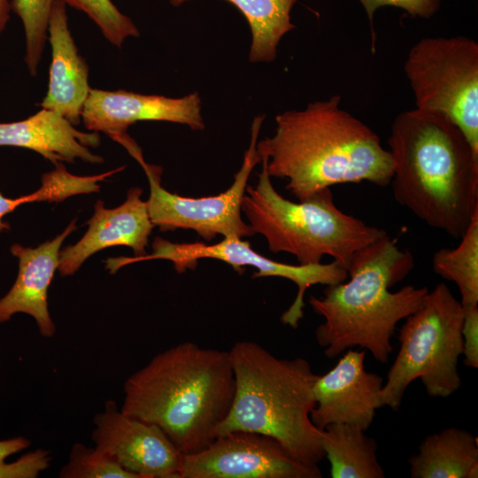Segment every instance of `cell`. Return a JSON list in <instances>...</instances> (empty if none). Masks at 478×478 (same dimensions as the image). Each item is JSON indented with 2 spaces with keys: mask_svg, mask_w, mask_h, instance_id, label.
<instances>
[{
  "mask_svg": "<svg viewBox=\"0 0 478 478\" xmlns=\"http://www.w3.org/2000/svg\"><path fill=\"white\" fill-rule=\"evenodd\" d=\"M341 99L335 95L278 114L274 135L257 143L270 177L286 179V189L297 200L336 184H390L389 150L373 129L341 108Z\"/></svg>",
  "mask_w": 478,
  "mask_h": 478,
  "instance_id": "6da1fadb",
  "label": "cell"
},
{
  "mask_svg": "<svg viewBox=\"0 0 478 478\" xmlns=\"http://www.w3.org/2000/svg\"><path fill=\"white\" fill-rule=\"evenodd\" d=\"M395 200L431 227L460 238L478 212V154L446 115L399 113L388 138Z\"/></svg>",
  "mask_w": 478,
  "mask_h": 478,
  "instance_id": "7a4b0ae2",
  "label": "cell"
},
{
  "mask_svg": "<svg viewBox=\"0 0 478 478\" xmlns=\"http://www.w3.org/2000/svg\"><path fill=\"white\" fill-rule=\"evenodd\" d=\"M235 389L228 351L183 342L157 354L126 380L120 411L156 425L189 455L217 437Z\"/></svg>",
  "mask_w": 478,
  "mask_h": 478,
  "instance_id": "3957f363",
  "label": "cell"
},
{
  "mask_svg": "<svg viewBox=\"0 0 478 478\" xmlns=\"http://www.w3.org/2000/svg\"><path fill=\"white\" fill-rule=\"evenodd\" d=\"M413 266L412 254L401 250L386 232L356 253L347 269V281L326 286L322 297H309L313 312L324 320L315 338L327 358L359 347L378 362L388 363L397 325L428 292L427 287L412 285L389 290Z\"/></svg>",
  "mask_w": 478,
  "mask_h": 478,
  "instance_id": "277c9868",
  "label": "cell"
},
{
  "mask_svg": "<svg viewBox=\"0 0 478 478\" xmlns=\"http://www.w3.org/2000/svg\"><path fill=\"white\" fill-rule=\"evenodd\" d=\"M228 354L235 389L217 436L233 431L263 434L300 460L319 465L325 458L321 430L311 420L319 374L308 360L277 358L249 340L234 343Z\"/></svg>",
  "mask_w": 478,
  "mask_h": 478,
  "instance_id": "5b68a950",
  "label": "cell"
},
{
  "mask_svg": "<svg viewBox=\"0 0 478 478\" xmlns=\"http://www.w3.org/2000/svg\"><path fill=\"white\" fill-rule=\"evenodd\" d=\"M259 157L258 181L247 185L241 209L271 251L289 253L301 265L319 264L329 256L348 269L358 251L386 233L341 211L330 188L298 202L284 198L272 185L266 158Z\"/></svg>",
  "mask_w": 478,
  "mask_h": 478,
  "instance_id": "8992f818",
  "label": "cell"
},
{
  "mask_svg": "<svg viewBox=\"0 0 478 478\" xmlns=\"http://www.w3.org/2000/svg\"><path fill=\"white\" fill-rule=\"evenodd\" d=\"M465 311L444 283L427 293L399 329L398 353L380 394L382 407L397 411L408 386L420 378L431 397H448L461 386Z\"/></svg>",
  "mask_w": 478,
  "mask_h": 478,
  "instance_id": "52a82bcc",
  "label": "cell"
},
{
  "mask_svg": "<svg viewBox=\"0 0 478 478\" xmlns=\"http://www.w3.org/2000/svg\"><path fill=\"white\" fill-rule=\"evenodd\" d=\"M404 71L417 109L441 112L478 154V43L466 36L427 37L410 50Z\"/></svg>",
  "mask_w": 478,
  "mask_h": 478,
  "instance_id": "ba28073f",
  "label": "cell"
},
{
  "mask_svg": "<svg viewBox=\"0 0 478 478\" xmlns=\"http://www.w3.org/2000/svg\"><path fill=\"white\" fill-rule=\"evenodd\" d=\"M263 120V115L253 120L251 143L233 184L219 195L197 198L181 197L165 189L161 186L162 168L147 163L140 147L127 133L117 134L111 138L125 147L146 173L150 184L146 204L153 227H158L162 232L191 229L206 241L213 240L217 235L243 238L254 235L242 218L241 204L250 174L260 162L257 141Z\"/></svg>",
  "mask_w": 478,
  "mask_h": 478,
  "instance_id": "9c48e42d",
  "label": "cell"
},
{
  "mask_svg": "<svg viewBox=\"0 0 478 478\" xmlns=\"http://www.w3.org/2000/svg\"><path fill=\"white\" fill-rule=\"evenodd\" d=\"M215 258L224 261L242 274L246 266L255 267L258 271L252 275L257 277H281L293 281L297 287V296L291 305L282 313L281 320L292 328H297L304 317L305 294L308 288L315 284L334 285L348 279L347 269L338 261L328 264L289 265L277 262L262 256L247 241L239 237H224L214 244L204 243H171L156 237L152 243V252L140 257H119L108 258L105 267L111 274H115L120 267L143 260L166 259L173 264L178 273L194 269L197 260Z\"/></svg>",
  "mask_w": 478,
  "mask_h": 478,
  "instance_id": "30bf717a",
  "label": "cell"
},
{
  "mask_svg": "<svg viewBox=\"0 0 478 478\" xmlns=\"http://www.w3.org/2000/svg\"><path fill=\"white\" fill-rule=\"evenodd\" d=\"M319 465L304 462L276 439L233 431L204 449L183 455L180 478H320Z\"/></svg>",
  "mask_w": 478,
  "mask_h": 478,
  "instance_id": "8fae6325",
  "label": "cell"
},
{
  "mask_svg": "<svg viewBox=\"0 0 478 478\" xmlns=\"http://www.w3.org/2000/svg\"><path fill=\"white\" fill-rule=\"evenodd\" d=\"M95 447L139 478H180L183 454L156 425L128 416L113 400L94 417Z\"/></svg>",
  "mask_w": 478,
  "mask_h": 478,
  "instance_id": "7c38bea8",
  "label": "cell"
},
{
  "mask_svg": "<svg viewBox=\"0 0 478 478\" xmlns=\"http://www.w3.org/2000/svg\"><path fill=\"white\" fill-rule=\"evenodd\" d=\"M365 357L366 350L348 349L331 370L318 376L311 420L320 430L332 423L351 424L365 431L371 427L382 407L383 380L366 370Z\"/></svg>",
  "mask_w": 478,
  "mask_h": 478,
  "instance_id": "4fadbf2b",
  "label": "cell"
},
{
  "mask_svg": "<svg viewBox=\"0 0 478 478\" xmlns=\"http://www.w3.org/2000/svg\"><path fill=\"white\" fill-rule=\"evenodd\" d=\"M143 120L168 121L203 130L200 96L194 92L173 98L124 89H91L81 112V121L88 130L109 136L126 133L129 126Z\"/></svg>",
  "mask_w": 478,
  "mask_h": 478,
  "instance_id": "5bb4252c",
  "label": "cell"
},
{
  "mask_svg": "<svg viewBox=\"0 0 478 478\" xmlns=\"http://www.w3.org/2000/svg\"><path fill=\"white\" fill-rule=\"evenodd\" d=\"M143 189L132 188L125 202L113 209L96 201L93 216L88 220L89 228L74 244L60 251L58 270L63 276L73 274L94 253L112 246H127L134 257L146 253L149 236L153 228Z\"/></svg>",
  "mask_w": 478,
  "mask_h": 478,
  "instance_id": "9a60e30c",
  "label": "cell"
},
{
  "mask_svg": "<svg viewBox=\"0 0 478 478\" xmlns=\"http://www.w3.org/2000/svg\"><path fill=\"white\" fill-rule=\"evenodd\" d=\"M76 229V219L52 240L35 248L13 244L10 251L18 258L19 272L10 290L0 298V323L22 312L32 316L43 337H52L56 327L48 308V289L58 269L60 247Z\"/></svg>",
  "mask_w": 478,
  "mask_h": 478,
  "instance_id": "2e32d148",
  "label": "cell"
},
{
  "mask_svg": "<svg viewBox=\"0 0 478 478\" xmlns=\"http://www.w3.org/2000/svg\"><path fill=\"white\" fill-rule=\"evenodd\" d=\"M48 40L51 48L49 85L45 96L37 105L58 112L73 126L79 125L91 89L89 68L71 35L66 4L59 0L54 2L50 12Z\"/></svg>",
  "mask_w": 478,
  "mask_h": 478,
  "instance_id": "e0dca14e",
  "label": "cell"
},
{
  "mask_svg": "<svg viewBox=\"0 0 478 478\" xmlns=\"http://www.w3.org/2000/svg\"><path fill=\"white\" fill-rule=\"evenodd\" d=\"M100 144L96 132H82L56 112L41 108L28 118L0 123V146L32 150L54 165L58 162L101 164L104 158L89 149Z\"/></svg>",
  "mask_w": 478,
  "mask_h": 478,
  "instance_id": "ac0fdd59",
  "label": "cell"
},
{
  "mask_svg": "<svg viewBox=\"0 0 478 478\" xmlns=\"http://www.w3.org/2000/svg\"><path fill=\"white\" fill-rule=\"evenodd\" d=\"M408 463L412 478H477V437L459 428H444L425 437Z\"/></svg>",
  "mask_w": 478,
  "mask_h": 478,
  "instance_id": "d6986e66",
  "label": "cell"
},
{
  "mask_svg": "<svg viewBox=\"0 0 478 478\" xmlns=\"http://www.w3.org/2000/svg\"><path fill=\"white\" fill-rule=\"evenodd\" d=\"M321 446L332 478H384L374 438L358 426L332 423L321 430Z\"/></svg>",
  "mask_w": 478,
  "mask_h": 478,
  "instance_id": "ffe728a7",
  "label": "cell"
},
{
  "mask_svg": "<svg viewBox=\"0 0 478 478\" xmlns=\"http://www.w3.org/2000/svg\"><path fill=\"white\" fill-rule=\"evenodd\" d=\"M189 0H169L179 6ZM244 16L251 31V62H272L281 38L295 28L290 12L297 0H226Z\"/></svg>",
  "mask_w": 478,
  "mask_h": 478,
  "instance_id": "44dd1931",
  "label": "cell"
},
{
  "mask_svg": "<svg viewBox=\"0 0 478 478\" xmlns=\"http://www.w3.org/2000/svg\"><path fill=\"white\" fill-rule=\"evenodd\" d=\"M459 244L442 248L432 258L433 271L453 281L460 293L465 312L478 308V212L473 217Z\"/></svg>",
  "mask_w": 478,
  "mask_h": 478,
  "instance_id": "7402d4cb",
  "label": "cell"
},
{
  "mask_svg": "<svg viewBox=\"0 0 478 478\" xmlns=\"http://www.w3.org/2000/svg\"><path fill=\"white\" fill-rule=\"evenodd\" d=\"M104 179L103 174L78 176L69 173L62 162L55 164L54 170L44 173L42 186L34 193L9 198L0 193V232L10 229L3 218L21 204L36 202H61L79 194L97 192Z\"/></svg>",
  "mask_w": 478,
  "mask_h": 478,
  "instance_id": "603a6c76",
  "label": "cell"
},
{
  "mask_svg": "<svg viewBox=\"0 0 478 478\" xmlns=\"http://www.w3.org/2000/svg\"><path fill=\"white\" fill-rule=\"evenodd\" d=\"M56 0H12V11L20 19L25 35L24 60L35 76L48 40L50 12Z\"/></svg>",
  "mask_w": 478,
  "mask_h": 478,
  "instance_id": "cb8c5ba5",
  "label": "cell"
},
{
  "mask_svg": "<svg viewBox=\"0 0 478 478\" xmlns=\"http://www.w3.org/2000/svg\"><path fill=\"white\" fill-rule=\"evenodd\" d=\"M84 12L99 27L105 39L120 48L127 37L140 32L133 20L122 13L112 0H59Z\"/></svg>",
  "mask_w": 478,
  "mask_h": 478,
  "instance_id": "d4e9b609",
  "label": "cell"
},
{
  "mask_svg": "<svg viewBox=\"0 0 478 478\" xmlns=\"http://www.w3.org/2000/svg\"><path fill=\"white\" fill-rule=\"evenodd\" d=\"M61 478H139L112 457L82 443L73 445L68 462L61 468Z\"/></svg>",
  "mask_w": 478,
  "mask_h": 478,
  "instance_id": "484cf974",
  "label": "cell"
},
{
  "mask_svg": "<svg viewBox=\"0 0 478 478\" xmlns=\"http://www.w3.org/2000/svg\"><path fill=\"white\" fill-rule=\"evenodd\" d=\"M29 445L30 441L23 436L0 440V478H35L49 466L50 456L44 450H36L17 461L6 462L8 457L22 451Z\"/></svg>",
  "mask_w": 478,
  "mask_h": 478,
  "instance_id": "4316f807",
  "label": "cell"
},
{
  "mask_svg": "<svg viewBox=\"0 0 478 478\" xmlns=\"http://www.w3.org/2000/svg\"><path fill=\"white\" fill-rule=\"evenodd\" d=\"M363 5L372 29L373 48L375 36L373 28L374 12L382 6H394L405 10L413 17L428 19L439 9L441 0H358Z\"/></svg>",
  "mask_w": 478,
  "mask_h": 478,
  "instance_id": "83f0119b",
  "label": "cell"
},
{
  "mask_svg": "<svg viewBox=\"0 0 478 478\" xmlns=\"http://www.w3.org/2000/svg\"><path fill=\"white\" fill-rule=\"evenodd\" d=\"M462 337L465 366L478 368V308L465 312Z\"/></svg>",
  "mask_w": 478,
  "mask_h": 478,
  "instance_id": "f1b7e54d",
  "label": "cell"
},
{
  "mask_svg": "<svg viewBox=\"0 0 478 478\" xmlns=\"http://www.w3.org/2000/svg\"><path fill=\"white\" fill-rule=\"evenodd\" d=\"M11 12H12V1L0 0V37L10 20Z\"/></svg>",
  "mask_w": 478,
  "mask_h": 478,
  "instance_id": "f546056e",
  "label": "cell"
}]
</instances>
